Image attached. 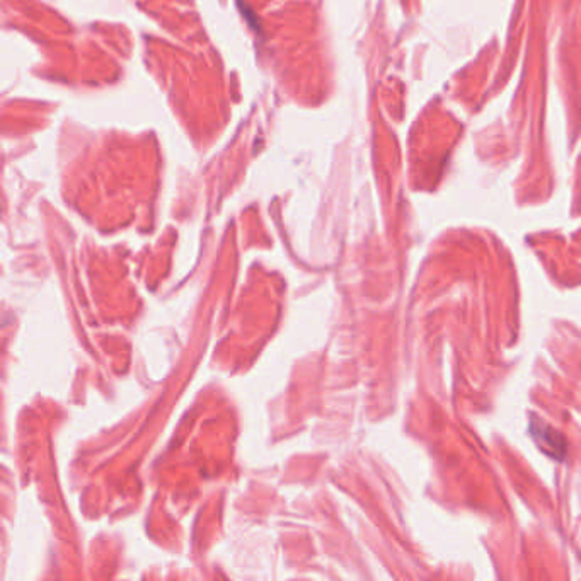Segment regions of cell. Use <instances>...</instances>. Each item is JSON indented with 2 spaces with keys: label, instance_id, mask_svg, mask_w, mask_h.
I'll return each instance as SVG.
<instances>
[{
  "label": "cell",
  "instance_id": "6da1fadb",
  "mask_svg": "<svg viewBox=\"0 0 581 581\" xmlns=\"http://www.w3.org/2000/svg\"><path fill=\"white\" fill-rule=\"evenodd\" d=\"M530 431L534 435V438L537 440V444L540 445L549 456L556 457L558 460L563 459L565 454H567V448H565V440L554 431V429L542 425L540 421H534L532 427H530Z\"/></svg>",
  "mask_w": 581,
  "mask_h": 581
}]
</instances>
